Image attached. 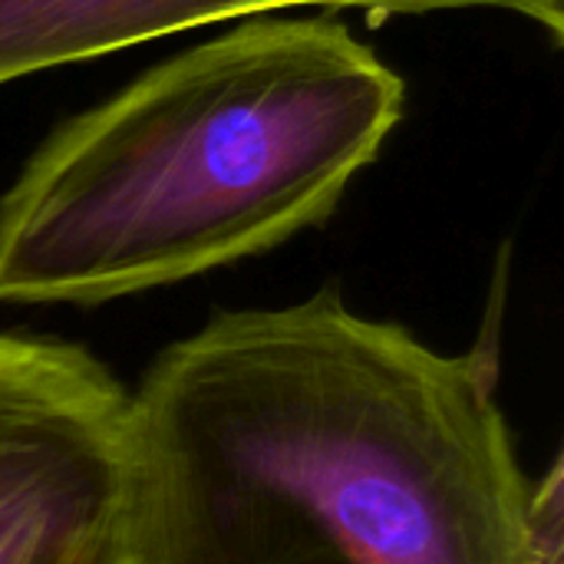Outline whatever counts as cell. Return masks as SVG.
<instances>
[{"instance_id": "obj_1", "label": "cell", "mask_w": 564, "mask_h": 564, "mask_svg": "<svg viewBox=\"0 0 564 564\" xmlns=\"http://www.w3.org/2000/svg\"><path fill=\"white\" fill-rule=\"evenodd\" d=\"M135 564H535L492 354L327 288L225 311L129 393Z\"/></svg>"}, {"instance_id": "obj_2", "label": "cell", "mask_w": 564, "mask_h": 564, "mask_svg": "<svg viewBox=\"0 0 564 564\" xmlns=\"http://www.w3.org/2000/svg\"><path fill=\"white\" fill-rule=\"evenodd\" d=\"M406 86L327 17H248L66 119L0 198V304H106L334 215Z\"/></svg>"}, {"instance_id": "obj_3", "label": "cell", "mask_w": 564, "mask_h": 564, "mask_svg": "<svg viewBox=\"0 0 564 564\" xmlns=\"http://www.w3.org/2000/svg\"><path fill=\"white\" fill-rule=\"evenodd\" d=\"M126 410L83 347L0 334V564H135Z\"/></svg>"}, {"instance_id": "obj_4", "label": "cell", "mask_w": 564, "mask_h": 564, "mask_svg": "<svg viewBox=\"0 0 564 564\" xmlns=\"http://www.w3.org/2000/svg\"><path fill=\"white\" fill-rule=\"evenodd\" d=\"M304 3L360 7L373 17L496 7V0H0V86L178 30Z\"/></svg>"}]
</instances>
